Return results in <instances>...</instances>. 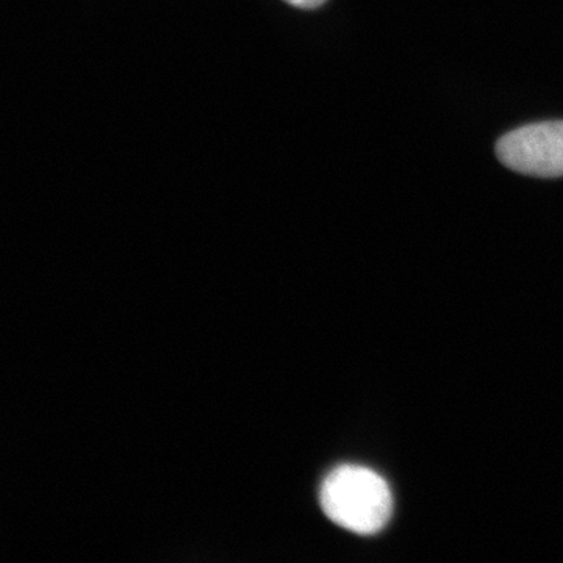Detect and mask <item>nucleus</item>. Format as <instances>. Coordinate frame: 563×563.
<instances>
[{"label": "nucleus", "mask_w": 563, "mask_h": 563, "mask_svg": "<svg viewBox=\"0 0 563 563\" xmlns=\"http://www.w3.org/2000/svg\"><path fill=\"white\" fill-rule=\"evenodd\" d=\"M320 503L325 517L340 528L374 536L393 514L390 487L379 474L358 465H343L325 476Z\"/></svg>", "instance_id": "1"}, {"label": "nucleus", "mask_w": 563, "mask_h": 563, "mask_svg": "<svg viewBox=\"0 0 563 563\" xmlns=\"http://www.w3.org/2000/svg\"><path fill=\"white\" fill-rule=\"evenodd\" d=\"M496 155L507 168L526 176H563V121L539 122L506 133Z\"/></svg>", "instance_id": "2"}, {"label": "nucleus", "mask_w": 563, "mask_h": 563, "mask_svg": "<svg viewBox=\"0 0 563 563\" xmlns=\"http://www.w3.org/2000/svg\"><path fill=\"white\" fill-rule=\"evenodd\" d=\"M285 2L290 3V5L296 7V9L313 10L321 7L325 0H285Z\"/></svg>", "instance_id": "3"}]
</instances>
